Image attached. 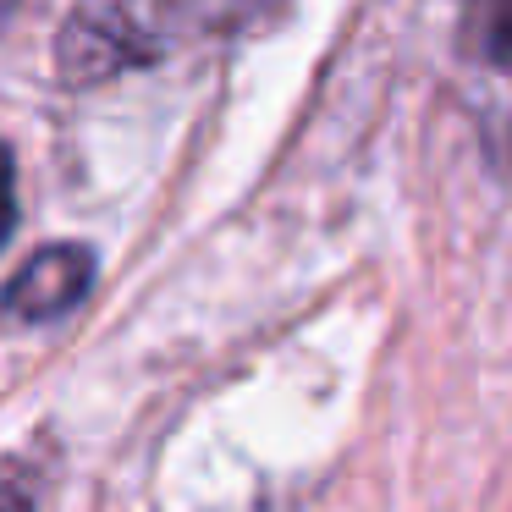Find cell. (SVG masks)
<instances>
[{
	"label": "cell",
	"mask_w": 512,
	"mask_h": 512,
	"mask_svg": "<svg viewBox=\"0 0 512 512\" xmlns=\"http://www.w3.org/2000/svg\"><path fill=\"white\" fill-rule=\"evenodd\" d=\"M254 0H78L61 28V72L100 83L111 72L149 67L193 39L221 34Z\"/></svg>",
	"instance_id": "cell-1"
},
{
	"label": "cell",
	"mask_w": 512,
	"mask_h": 512,
	"mask_svg": "<svg viewBox=\"0 0 512 512\" xmlns=\"http://www.w3.org/2000/svg\"><path fill=\"white\" fill-rule=\"evenodd\" d=\"M89 281H94L89 248H78V243H50V248H39V254L12 276L6 303H12L17 320H56V314L78 309L83 292H89Z\"/></svg>",
	"instance_id": "cell-2"
},
{
	"label": "cell",
	"mask_w": 512,
	"mask_h": 512,
	"mask_svg": "<svg viewBox=\"0 0 512 512\" xmlns=\"http://www.w3.org/2000/svg\"><path fill=\"white\" fill-rule=\"evenodd\" d=\"M474 45L485 61L512 67V0H479L474 6Z\"/></svg>",
	"instance_id": "cell-3"
}]
</instances>
